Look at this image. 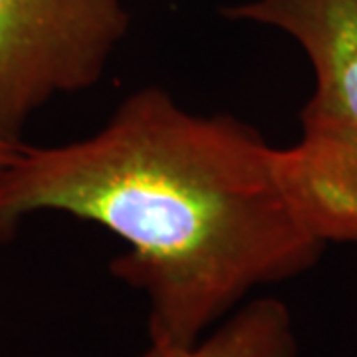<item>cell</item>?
I'll use <instances>...</instances> for the list:
<instances>
[{"label": "cell", "instance_id": "obj_4", "mask_svg": "<svg viewBox=\"0 0 357 357\" xmlns=\"http://www.w3.org/2000/svg\"><path fill=\"white\" fill-rule=\"evenodd\" d=\"M300 126L294 145L274 147L282 195L326 246H357V135L302 115Z\"/></svg>", "mask_w": 357, "mask_h": 357}, {"label": "cell", "instance_id": "obj_2", "mask_svg": "<svg viewBox=\"0 0 357 357\" xmlns=\"http://www.w3.org/2000/svg\"><path fill=\"white\" fill-rule=\"evenodd\" d=\"M128 30L126 0H0V129L98 86Z\"/></svg>", "mask_w": 357, "mask_h": 357}, {"label": "cell", "instance_id": "obj_1", "mask_svg": "<svg viewBox=\"0 0 357 357\" xmlns=\"http://www.w3.org/2000/svg\"><path fill=\"white\" fill-rule=\"evenodd\" d=\"M64 213L128 244L115 280L147 300L149 345L189 349L250 300L319 262L274 175V147L229 114H195L159 86L84 139L20 145L0 175V244L26 217Z\"/></svg>", "mask_w": 357, "mask_h": 357}, {"label": "cell", "instance_id": "obj_6", "mask_svg": "<svg viewBox=\"0 0 357 357\" xmlns=\"http://www.w3.org/2000/svg\"><path fill=\"white\" fill-rule=\"evenodd\" d=\"M20 145H22V141L14 139L0 129V175L6 171V167L10 165V161L14 159L16 151L20 149Z\"/></svg>", "mask_w": 357, "mask_h": 357}, {"label": "cell", "instance_id": "obj_5", "mask_svg": "<svg viewBox=\"0 0 357 357\" xmlns=\"http://www.w3.org/2000/svg\"><path fill=\"white\" fill-rule=\"evenodd\" d=\"M133 357H300L290 307L278 298L260 296L222 319L201 342L181 351L147 345Z\"/></svg>", "mask_w": 357, "mask_h": 357}, {"label": "cell", "instance_id": "obj_3", "mask_svg": "<svg viewBox=\"0 0 357 357\" xmlns=\"http://www.w3.org/2000/svg\"><path fill=\"white\" fill-rule=\"evenodd\" d=\"M222 14L296 40L316 77L300 115L357 135V0H248Z\"/></svg>", "mask_w": 357, "mask_h": 357}]
</instances>
